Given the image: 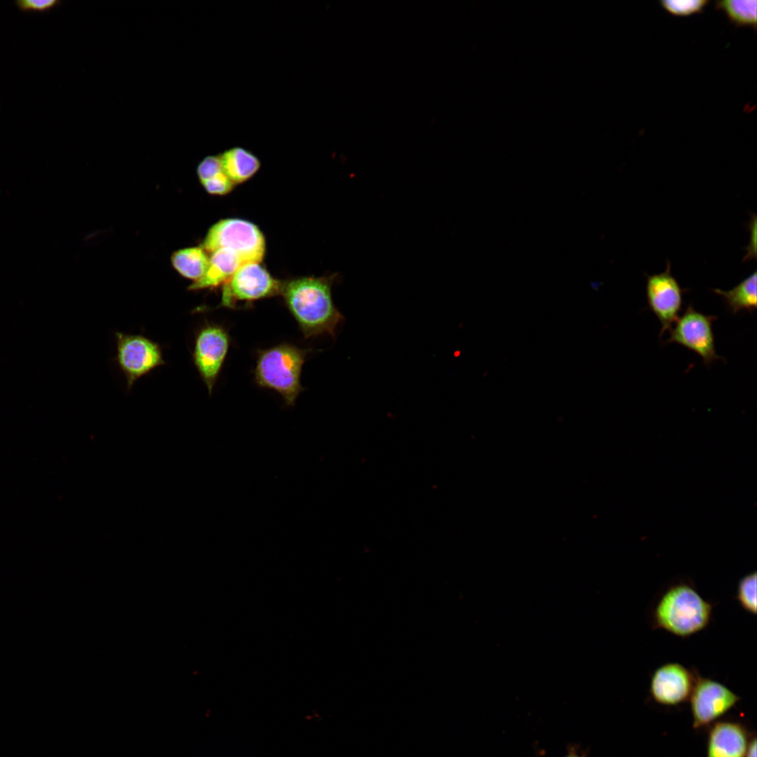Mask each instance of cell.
<instances>
[{"label": "cell", "instance_id": "20", "mask_svg": "<svg viewBox=\"0 0 757 757\" xmlns=\"http://www.w3.org/2000/svg\"><path fill=\"white\" fill-rule=\"evenodd\" d=\"M201 184L207 193L219 196L229 193L235 185L224 172L201 182Z\"/></svg>", "mask_w": 757, "mask_h": 757}, {"label": "cell", "instance_id": "7", "mask_svg": "<svg viewBox=\"0 0 757 757\" xmlns=\"http://www.w3.org/2000/svg\"><path fill=\"white\" fill-rule=\"evenodd\" d=\"M716 319L717 316L706 315L689 304L674 322L669 338L663 343L683 346L698 355L703 364L709 367L714 361L722 359L715 346L713 322Z\"/></svg>", "mask_w": 757, "mask_h": 757}, {"label": "cell", "instance_id": "6", "mask_svg": "<svg viewBox=\"0 0 757 757\" xmlns=\"http://www.w3.org/2000/svg\"><path fill=\"white\" fill-rule=\"evenodd\" d=\"M281 286L259 263L245 264L222 285L219 307L236 308L239 303L272 297L280 293Z\"/></svg>", "mask_w": 757, "mask_h": 757}, {"label": "cell", "instance_id": "11", "mask_svg": "<svg viewBox=\"0 0 757 757\" xmlns=\"http://www.w3.org/2000/svg\"><path fill=\"white\" fill-rule=\"evenodd\" d=\"M697 673L679 662H667L656 668L650 676L652 699L665 706H676L689 700Z\"/></svg>", "mask_w": 757, "mask_h": 757}, {"label": "cell", "instance_id": "14", "mask_svg": "<svg viewBox=\"0 0 757 757\" xmlns=\"http://www.w3.org/2000/svg\"><path fill=\"white\" fill-rule=\"evenodd\" d=\"M224 174L234 183H242L252 177L260 168V161L247 149L235 146L219 155Z\"/></svg>", "mask_w": 757, "mask_h": 757}, {"label": "cell", "instance_id": "15", "mask_svg": "<svg viewBox=\"0 0 757 757\" xmlns=\"http://www.w3.org/2000/svg\"><path fill=\"white\" fill-rule=\"evenodd\" d=\"M720 296L728 311L734 315L742 311L752 313L756 309V272L729 290L713 289Z\"/></svg>", "mask_w": 757, "mask_h": 757}, {"label": "cell", "instance_id": "3", "mask_svg": "<svg viewBox=\"0 0 757 757\" xmlns=\"http://www.w3.org/2000/svg\"><path fill=\"white\" fill-rule=\"evenodd\" d=\"M310 351L288 343L259 350L254 369L255 383L261 388L275 390L287 405L293 406L304 390L301 375Z\"/></svg>", "mask_w": 757, "mask_h": 757}, {"label": "cell", "instance_id": "17", "mask_svg": "<svg viewBox=\"0 0 757 757\" xmlns=\"http://www.w3.org/2000/svg\"><path fill=\"white\" fill-rule=\"evenodd\" d=\"M756 0H723L715 2V7L724 11L729 20L738 26L756 28Z\"/></svg>", "mask_w": 757, "mask_h": 757}, {"label": "cell", "instance_id": "4", "mask_svg": "<svg viewBox=\"0 0 757 757\" xmlns=\"http://www.w3.org/2000/svg\"><path fill=\"white\" fill-rule=\"evenodd\" d=\"M207 253L226 248L236 252L245 264L260 263L266 243L260 229L253 223L240 219H221L208 230L202 244Z\"/></svg>", "mask_w": 757, "mask_h": 757}, {"label": "cell", "instance_id": "21", "mask_svg": "<svg viewBox=\"0 0 757 757\" xmlns=\"http://www.w3.org/2000/svg\"><path fill=\"white\" fill-rule=\"evenodd\" d=\"M223 172L219 156H208L204 158L197 167L198 177L203 182Z\"/></svg>", "mask_w": 757, "mask_h": 757}, {"label": "cell", "instance_id": "9", "mask_svg": "<svg viewBox=\"0 0 757 757\" xmlns=\"http://www.w3.org/2000/svg\"><path fill=\"white\" fill-rule=\"evenodd\" d=\"M740 699L722 683L697 674L689 698L693 728L711 725L732 709Z\"/></svg>", "mask_w": 757, "mask_h": 757}, {"label": "cell", "instance_id": "8", "mask_svg": "<svg viewBox=\"0 0 757 757\" xmlns=\"http://www.w3.org/2000/svg\"><path fill=\"white\" fill-rule=\"evenodd\" d=\"M230 344L228 330L219 324L206 322L196 333L192 361L210 395L220 374Z\"/></svg>", "mask_w": 757, "mask_h": 757}, {"label": "cell", "instance_id": "22", "mask_svg": "<svg viewBox=\"0 0 757 757\" xmlns=\"http://www.w3.org/2000/svg\"><path fill=\"white\" fill-rule=\"evenodd\" d=\"M22 11H46L60 4L57 0H19L15 2Z\"/></svg>", "mask_w": 757, "mask_h": 757}, {"label": "cell", "instance_id": "2", "mask_svg": "<svg viewBox=\"0 0 757 757\" xmlns=\"http://www.w3.org/2000/svg\"><path fill=\"white\" fill-rule=\"evenodd\" d=\"M713 606L686 581L669 585L656 600L650 613L653 628L678 637L697 634L709 625Z\"/></svg>", "mask_w": 757, "mask_h": 757}, {"label": "cell", "instance_id": "24", "mask_svg": "<svg viewBox=\"0 0 757 757\" xmlns=\"http://www.w3.org/2000/svg\"><path fill=\"white\" fill-rule=\"evenodd\" d=\"M744 757H756V738L755 736L751 739Z\"/></svg>", "mask_w": 757, "mask_h": 757}, {"label": "cell", "instance_id": "12", "mask_svg": "<svg viewBox=\"0 0 757 757\" xmlns=\"http://www.w3.org/2000/svg\"><path fill=\"white\" fill-rule=\"evenodd\" d=\"M751 739L748 730L739 722H716L709 730L707 757H744Z\"/></svg>", "mask_w": 757, "mask_h": 757}, {"label": "cell", "instance_id": "13", "mask_svg": "<svg viewBox=\"0 0 757 757\" xmlns=\"http://www.w3.org/2000/svg\"><path fill=\"white\" fill-rule=\"evenodd\" d=\"M205 274L188 287L190 291L214 289L226 282L236 271L245 264L234 251L221 248L210 253Z\"/></svg>", "mask_w": 757, "mask_h": 757}, {"label": "cell", "instance_id": "10", "mask_svg": "<svg viewBox=\"0 0 757 757\" xmlns=\"http://www.w3.org/2000/svg\"><path fill=\"white\" fill-rule=\"evenodd\" d=\"M646 276L647 304L660 323L659 336L661 337L678 319L683 307V294L688 289L682 288L672 275L669 261L663 272Z\"/></svg>", "mask_w": 757, "mask_h": 757}, {"label": "cell", "instance_id": "16", "mask_svg": "<svg viewBox=\"0 0 757 757\" xmlns=\"http://www.w3.org/2000/svg\"><path fill=\"white\" fill-rule=\"evenodd\" d=\"M171 264L179 275L193 282L205 274L209 257L202 247H186L172 254Z\"/></svg>", "mask_w": 757, "mask_h": 757}, {"label": "cell", "instance_id": "1", "mask_svg": "<svg viewBox=\"0 0 757 757\" xmlns=\"http://www.w3.org/2000/svg\"><path fill=\"white\" fill-rule=\"evenodd\" d=\"M335 275L301 277L282 282L280 294L305 338L334 336L343 316L335 306L332 287Z\"/></svg>", "mask_w": 757, "mask_h": 757}, {"label": "cell", "instance_id": "18", "mask_svg": "<svg viewBox=\"0 0 757 757\" xmlns=\"http://www.w3.org/2000/svg\"><path fill=\"white\" fill-rule=\"evenodd\" d=\"M735 599L747 613H756V573H749L739 580Z\"/></svg>", "mask_w": 757, "mask_h": 757}, {"label": "cell", "instance_id": "23", "mask_svg": "<svg viewBox=\"0 0 757 757\" xmlns=\"http://www.w3.org/2000/svg\"><path fill=\"white\" fill-rule=\"evenodd\" d=\"M567 755L564 757H587L588 749L583 750L578 744H568L566 746Z\"/></svg>", "mask_w": 757, "mask_h": 757}, {"label": "cell", "instance_id": "19", "mask_svg": "<svg viewBox=\"0 0 757 757\" xmlns=\"http://www.w3.org/2000/svg\"><path fill=\"white\" fill-rule=\"evenodd\" d=\"M661 6L670 13L675 15H688L700 13L709 4L707 0H663L660 1Z\"/></svg>", "mask_w": 757, "mask_h": 757}, {"label": "cell", "instance_id": "5", "mask_svg": "<svg viewBox=\"0 0 757 757\" xmlns=\"http://www.w3.org/2000/svg\"><path fill=\"white\" fill-rule=\"evenodd\" d=\"M115 360L125 378L128 390L140 378L165 364L161 345L141 334L115 333Z\"/></svg>", "mask_w": 757, "mask_h": 757}]
</instances>
